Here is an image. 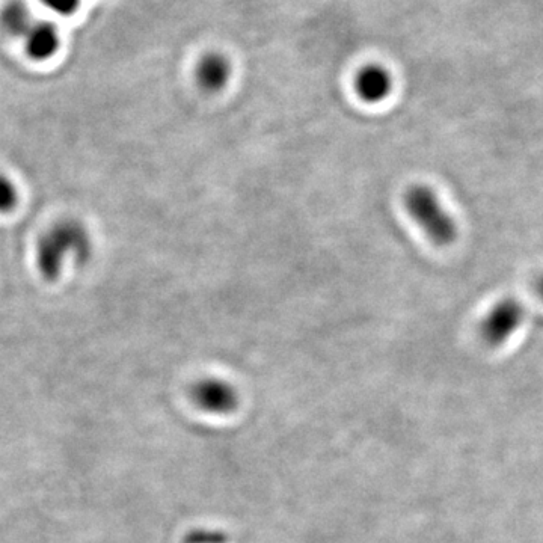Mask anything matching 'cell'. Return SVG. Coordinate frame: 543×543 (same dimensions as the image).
<instances>
[{"label":"cell","mask_w":543,"mask_h":543,"mask_svg":"<svg viewBox=\"0 0 543 543\" xmlns=\"http://www.w3.org/2000/svg\"><path fill=\"white\" fill-rule=\"evenodd\" d=\"M192 396L200 408L212 414H228L239 403L236 388L222 379H203L195 385Z\"/></svg>","instance_id":"4"},{"label":"cell","mask_w":543,"mask_h":543,"mask_svg":"<svg viewBox=\"0 0 543 543\" xmlns=\"http://www.w3.org/2000/svg\"><path fill=\"white\" fill-rule=\"evenodd\" d=\"M43 4L58 16H71L79 8L80 0H43Z\"/></svg>","instance_id":"10"},{"label":"cell","mask_w":543,"mask_h":543,"mask_svg":"<svg viewBox=\"0 0 543 543\" xmlns=\"http://www.w3.org/2000/svg\"><path fill=\"white\" fill-rule=\"evenodd\" d=\"M537 293H539L540 298L543 299V275L540 278L539 283H537Z\"/></svg>","instance_id":"11"},{"label":"cell","mask_w":543,"mask_h":543,"mask_svg":"<svg viewBox=\"0 0 543 543\" xmlns=\"http://www.w3.org/2000/svg\"><path fill=\"white\" fill-rule=\"evenodd\" d=\"M91 251L93 243L88 230L79 221L65 219L41 236L37 246L38 270L44 280L56 281L68 260L86 263Z\"/></svg>","instance_id":"1"},{"label":"cell","mask_w":543,"mask_h":543,"mask_svg":"<svg viewBox=\"0 0 543 543\" xmlns=\"http://www.w3.org/2000/svg\"><path fill=\"white\" fill-rule=\"evenodd\" d=\"M19 203V191L14 181L5 174H0V213H10Z\"/></svg>","instance_id":"9"},{"label":"cell","mask_w":543,"mask_h":543,"mask_svg":"<svg viewBox=\"0 0 543 543\" xmlns=\"http://www.w3.org/2000/svg\"><path fill=\"white\" fill-rule=\"evenodd\" d=\"M406 210L435 245L448 246L458 237V225L445 210L438 194L426 185H414L405 192Z\"/></svg>","instance_id":"2"},{"label":"cell","mask_w":543,"mask_h":543,"mask_svg":"<svg viewBox=\"0 0 543 543\" xmlns=\"http://www.w3.org/2000/svg\"><path fill=\"white\" fill-rule=\"evenodd\" d=\"M23 40L29 58L38 62L55 56L61 46L58 28L50 22H35Z\"/></svg>","instance_id":"6"},{"label":"cell","mask_w":543,"mask_h":543,"mask_svg":"<svg viewBox=\"0 0 543 543\" xmlns=\"http://www.w3.org/2000/svg\"><path fill=\"white\" fill-rule=\"evenodd\" d=\"M231 79V65L225 56L210 53L197 67V80L207 93H219Z\"/></svg>","instance_id":"7"},{"label":"cell","mask_w":543,"mask_h":543,"mask_svg":"<svg viewBox=\"0 0 543 543\" xmlns=\"http://www.w3.org/2000/svg\"><path fill=\"white\" fill-rule=\"evenodd\" d=\"M355 89L359 99L366 103H381L393 91V77L381 65H367L359 70L355 79Z\"/></svg>","instance_id":"5"},{"label":"cell","mask_w":543,"mask_h":543,"mask_svg":"<svg viewBox=\"0 0 543 543\" xmlns=\"http://www.w3.org/2000/svg\"><path fill=\"white\" fill-rule=\"evenodd\" d=\"M34 23L31 10L22 0H11L0 13V28L8 37L25 38Z\"/></svg>","instance_id":"8"},{"label":"cell","mask_w":543,"mask_h":543,"mask_svg":"<svg viewBox=\"0 0 543 543\" xmlns=\"http://www.w3.org/2000/svg\"><path fill=\"white\" fill-rule=\"evenodd\" d=\"M525 320V308L515 298L498 301L486 314L480 325L482 338L489 346H503L521 328Z\"/></svg>","instance_id":"3"}]
</instances>
